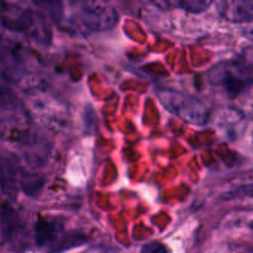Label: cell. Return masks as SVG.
Returning <instances> with one entry per match:
<instances>
[{"mask_svg":"<svg viewBox=\"0 0 253 253\" xmlns=\"http://www.w3.org/2000/svg\"><path fill=\"white\" fill-rule=\"evenodd\" d=\"M118 12L106 0H73L71 15L59 26L73 35H91L113 29Z\"/></svg>","mask_w":253,"mask_h":253,"instance_id":"1","label":"cell"},{"mask_svg":"<svg viewBox=\"0 0 253 253\" xmlns=\"http://www.w3.org/2000/svg\"><path fill=\"white\" fill-rule=\"evenodd\" d=\"M156 95L166 110L185 124L204 127L209 123L210 111L200 99L170 88L157 89Z\"/></svg>","mask_w":253,"mask_h":253,"instance_id":"2","label":"cell"},{"mask_svg":"<svg viewBox=\"0 0 253 253\" xmlns=\"http://www.w3.org/2000/svg\"><path fill=\"white\" fill-rule=\"evenodd\" d=\"M207 79L231 96H239L253 83L252 68L244 61H226L209 69Z\"/></svg>","mask_w":253,"mask_h":253,"instance_id":"3","label":"cell"},{"mask_svg":"<svg viewBox=\"0 0 253 253\" xmlns=\"http://www.w3.org/2000/svg\"><path fill=\"white\" fill-rule=\"evenodd\" d=\"M0 21L14 32H29L35 25V15L27 0H0Z\"/></svg>","mask_w":253,"mask_h":253,"instance_id":"4","label":"cell"},{"mask_svg":"<svg viewBox=\"0 0 253 253\" xmlns=\"http://www.w3.org/2000/svg\"><path fill=\"white\" fill-rule=\"evenodd\" d=\"M217 11L222 19L234 24L253 21V0H217Z\"/></svg>","mask_w":253,"mask_h":253,"instance_id":"5","label":"cell"},{"mask_svg":"<svg viewBox=\"0 0 253 253\" xmlns=\"http://www.w3.org/2000/svg\"><path fill=\"white\" fill-rule=\"evenodd\" d=\"M22 73L20 54L9 44H0V76L10 82H17Z\"/></svg>","mask_w":253,"mask_h":253,"instance_id":"6","label":"cell"},{"mask_svg":"<svg viewBox=\"0 0 253 253\" xmlns=\"http://www.w3.org/2000/svg\"><path fill=\"white\" fill-rule=\"evenodd\" d=\"M0 229L4 239L9 242L15 241L24 229L20 215L6 203L0 205Z\"/></svg>","mask_w":253,"mask_h":253,"instance_id":"7","label":"cell"},{"mask_svg":"<svg viewBox=\"0 0 253 253\" xmlns=\"http://www.w3.org/2000/svg\"><path fill=\"white\" fill-rule=\"evenodd\" d=\"M62 231V225L58 220L41 219L36 222L35 227V239L40 247L53 244Z\"/></svg>","mask_w":253,"mask_h":253,"instance_id":"8","label":"cell"},{"mask_svg":"<svg viewBox=\"0 0 253 253\" xmlns=\"http://www.w3.org/2000/svg\"><path fill=\"white\" fill-rule=\"evenodd\" d=\"M155 4L167 9H182L193 14L205 11L214 0H153Z\"/></svg>","mask_w":253,"mask_h":253,"instance_id":"9","label":"cell"},{"mask_svg":"<svg viewBox=\"0 0 253 253\" xmlns=\"http://www.w3.org/2000/svg\"><path fill=\"white\" fill-rule=\"evenodd\" d=\"M16 177H15V169L10 165L9 161L2 157L0 153V188L4 192L9 193L15 188Z\"/></svg>","mask_w":253,"mask_h":253,"instance_id":"10","label":"cell"},{"mask_svg":"<svg viewBox=\"0 0 253 253\" xmlns=\"http://www.w3.org/2000/svg\"><path fill=\"white\" fill-rule=\"evenodd\" d=\"M239 96L241 100V113L245 116L253 119V83Z\"/></svg>","mask_w":253,"mask_h":253,"instance_id":"11","label":"cell"},{"mask_svg":"<svg viewBox=\"0 0 253 253\" xmlns=\"http://www.w3.org/2000/svg\"><path fill=\"white\" fill-rule=\"evenodd\" d=\"M141 253H169V250L167 246H165L161 242H150L146 244L141 250Z\"/></svg>","mask_w":253,"mask_h":253,"instance_id":"12","label":"cell"},{"mask_svg":"<svg viewBox=\"0 0 253 253\" xmlns=\"http://www.w3.org/2000/svg\"><path fill=\"white\" fill-rule=\"evenodd\" d=\"M239 197H252L253 198V184L247 185V187H241L236 190L227 193L225 199H231V198H239Z\"/></svg>","mask_w":253,"mask_h":253,"instance_id":"13","label":"cell"},{"mask_svg":"<svg viewBox=\"0 0 253 253\" xmlns=\"http://www.w3.org/2000/svg\"><path fill=\"white\" fill-rule=\"evenodd\" d=\"M251 227H252V229H253V224H252V225H251Z\"/></svg>","mask_w":253,"mask_h":253,"instance_id":"14","label":"cell"}]
</instances>
